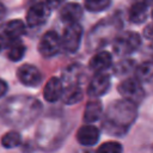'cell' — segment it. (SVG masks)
I'll use <instances>...</instances> for the list:
<instances>
[{
  "label": "cell",
  "mask_w": 153,
  "mask_h": 153,
  "mask_svg": "<svg viewBox=\"0 0 153 153\" xmlns=\"http://www.w3.org/2000/svg\"><path fill=\"white\" fill-rule=\"evenodd\" d=\"M42 104L30 96H14L8 98L1 110L0 115L2 120L13 127H26L31 124L41 114Z\"/></svg>",
  "instance_id": "6da1fadb"
},
{
  "label": "cell",
  "mask_w": 153,
  "mask_h": 153,
  "mask_svg": "<svg viewBox=\"0 0 153 153\" xmlns=\"http://www.w3.org/2000/svg\"><path fill=\"white\" fill-rule=\"evenodd\" d=\"M136 106L126 99L112 102L103 115L102 126L104 130L114 136L124 135L137 116Z\"/></svg>",
  "instance_id": "7a4b0ae2"
},
{
  "label": "cell",
  "mask_w": 153,
  "mask_h": 153,
  "mask_svg": "<svg viewBox=\"0 0 153 153\" xmlns=\"http://www.w3.org/2000/svg\"><path fill=\"white\" fill-rule=\"evenodd\" d=\"M141 44V38L139 33L134 31H124L115 37L114 41V51L120 56H127L137 50Z\"/></svg>",
  "instance_id": "3957f363"
},
{
  "label": "cell",
  "mask_w": 153,
  "mask_h": 153,
  "mask_svg": "<svg viewBox=\"0 0 153 153\" xmlns=\"http://www.w3.org/2000/svg\"><path fill=\"white\" fill-rule=\"evenodd\" d=\"M117 91L123 97V99L137 105L145 98V90L139 80L135 78H127L118 84Z\"/></svg>",
  "instance_id": "277c9868"
},
{
  "label": "cell",
  "mask_w": 153,
  "mask_h": 153,
  "mask_svg": "<svg viewBox=\"0 0 153 153\" xmlns=\"http://www.w3.org/2000/svg\"><path fill=\"white\" fill-rule=\"evenodd\" d=\"M82 27L79 24L67 25L61 36V45L68 53H75L81 43Z\"/></svg>",
  "instance_id": "5b68a950"
},
{
  "label": "cell",
  "mask_w": 153,
  "mask_h": 153,
  "mask_svg": "<svg viewBox=\"0 0 153 153\" xmlns=\"http://www.w3.org/2000/svg\"><path fill=\"white\" fill-rule=\"evenodd\" d=\"M50 8L45 4V1H38L31 5L26 12V24L30 27H36L43 25L49 16H50Z\"/></svg>",
  "instance_id": "8992f818"
},
{
  "label": "cell",
  "mask_w": 153,
  "mask_h": 153,
  "mask_svg": "<svg viewBox=\"0 0 153 153\" xmlns=\"http://www.w3.org/2000/svg\"><path fill=\"white\" fill-rule=\"evenodd\" d=\"M61 48V37L55 31H47L38 43V51L45 59L56 55Z\"/></svg>",
  "instance_id": "52a82bcc"
},
{
  "label": "cell",
  "mask_w": 153,
  "mask_h": 153,
  "mask_svg": "<svg viewBox=\"0 0 153 153\" xmlns=\"http://www.w3.org/2000/svg\"><path fill=\"white\" fill-rule=\"evenodd\" d=\"M25 24L19 19H13L5 23L1 29V37L5 41V45L19 42V38L25 33Z\"/></svg>",
  "instance_id": "ba28073f"
},
{
  "label": "cell",
  "mask_w": 153,
  "mask_h": 153,
  "mask_svg": "<svg viewBox=\"0 0 153 153\" xmlns=\"http://www.w3.org/2000/svg\"><path fill=\"white\" fill-rule=\"evenodd\" d=\"M110 85H111V80L109 74H106L105 72L96 73L88 82L87 94L92 98H98L109 91Z\"/></svg>",
  "instance_id": "9c48e42d"
},
{
  "label": "cell",
  "mask_w": 153,
  "mask_h": 153,
  "mask_svg": "<svg viewBox=\"0 0 153 153\" xmlns=\"http://www.w3.org/2000/svg\"><path fill=\"white\" fill-rule=\"evenodd\" d=\"M17 78L23 85L29 86V87H36L39 85V82L42 80V73L33 65L25 63L18 68Z\"/></svg>",
  "instance_id": "30bf717a"
},
{
  "label": "cell",
  "mask_w": 153,
  "mask_h": 153,
  "mask_svg": "<svg viewBox=\"0 0 153 153\" xmlns=\"http://www.w3.org/2000/svg\"><path fill=\"white\" fill-rule=\"evenodd\" d=\"M84 16V10L78 2H67L60 10V18L67 25L79 24Z\"/></svg>",
  "instance_id": "8fae6325"
},
{
  "label": "cell",
  "mask_w": 153,
  "mask_h": 153,
  "mask_svg": "<svg viewBox=\"0 0 153 153\" xmlns=\"http://www.w3.org/2000/svg\"><path fill=\"white\" fill-rule=\"evenodd\" d=\"M100 131L97 127L92 124H84L79 128L76 133V140L82 146H93L98 142Z\"/></svg>",
  "instance_id": "7c38bea8"
},
{
  "label": "cell",
  "mask_w": 153,
  "mask_h": 153,
  "mask_svg": "<svg viewBox=\"0 0 153 153\" xmlns=\"http://www.w3.org/2000/svg\"><path fill=\"white\" fill-rule=\"evenodd\" d=\"M62 94H63V84L61 79H59L57 76L50 78L43 88L44 99L47 102L54 103V102H57L60 98H62Z\"/></svg>",
  "instance_id": "4fadbf2b"
},
{
  "label": "cell",
  "mask_w": 153,
  "mask_h": 153,
  "mask_svg": "<svg viewBox=\"0 0 153 153\" xmlns=\"http://www.w3.org/2000/svg\"><path fill=\"white\" fill-rule=\"evenodd\" d=\"M111 65H112V56L106 50H100V51L96 53L88 62L90 69L96 73L105 72L108 68L111 67Z\"/></svg>",
  "instance_id": "5bb4252c"
},
{
  "label": "cell",
  "mask_w": 153,
  "mask_h": 153,
  "mask_svg": "<svg viewBox=\"0 0 153 153\" xmlns=\"http://www.w3.org/2000/svg\"><path fill=\"white\" fill-rule=\"evenodd\" d=\"M103 115V105H102V102L100 100H97V99H93V100H90L86 106H85V110H84V121L86 124H91L96 121H98Z\"/></svg>",
  "instance_id": "9a60e30c"
},
{
  "label": "cell",
  "mask_w": 153,
  "mask_h": 153,
  "mask_svg": "<svg viewBox=\"0 0 153 153\" xmlns=\"http://www.w3.org/2000/svg\"><path fill=\"white\" fill-rule=\"evenodd\" d=\"M147 8H148V6L146 4H142V2L133 0L131 5L129 7V11H128L129 20L131 23H134V24L143 23L146 20V18H147Z\"/></svg>",
  "instance_id": "2e32d148"
},
{
  "label": "cell",
  "mask_w": 153,
  "mask_h": 153,
  "mask_svg": "<svg viewBox=\"0 0 153 153\" xmlns=\"http://www.w3.org/2000/svg\"><path fill=\"white\" fill-rule=\"evenodd\" d=\"M135 79L140 82L153 81V60L140 63L135 69Z\"/></svg>",
  "instance_id": "e0dca14e"
},
{
  "label": "cell",
  "mask_w": 153,
  "mask_h": 153,
  "mask_svg": "<svg viewBox=\"0 0 153 153\" xmlns=\"http://www.w3.org/2000/svg\"><path fill=\"white\" fill-rule=\"evenodd\" d=\"M81 99H82V90L80 85H72L63 87V94H62L63 103L72 105L80 102Z\"/></svg>",
  "instance_id": "ac0fdd59"
},
{
  "label": "cell",
  "mask_w": 153,
  "mask_h": 153,
  "mask_svg": "<svg viewBox=\"0 0 153 153\" xmlns=\"http://www.w3.org/2000/svg\"><path fill=\"white\" fill-rule=\"evenodd\" d=\"M22 143V135L17 130H10L1 137V145L5 148H16Z\"/></svg>",
  "instance_id": "d6986e66"
},
{
  "label": "cell",
  "mask_w": 153,
  "mask_h": 153,
  "mask_svg": "<svg viewBox=\"0 0 153 153\" xmlns=\"http://www.w3.org/2000/svg\"><path fill=\"white\" fill-rule=\"evenodd\" d=\"M25 51H26L25 45L23 43H20V42H16V43L10 44L8 50H7V57L11 61L17 62V61H19V60H22L24 57Z\"/></svg>",
  "instance_id": "ffe728a7"
},
{
  "label": "cell",
  "mask_w": 153,
  "mask_h": 153,
  "mask_svg": "<svg viewBox=\"0 0 153 153\" xmlns=\"http://www.w3.org/2000/svg\"><path fill=\"white\" fill-rule=\"evenodd\" d=\"M84 5L90 12H102L111 5V0H84Z\"/></svg>",
  "instance_id": "44dd1931"
},
{
  "label": "cell",
  "mask_w": 153,
  "mask_h": 153,
  "mask_svg": "<svg viewBox=\"0 0 153 153\" xmlns=\"http://www.w3.org/2000/svg\"><path fill=\"white\" fill-rule=\"evenodd\" d=\"M123 148L122 145L117 141H106L102 143L96 153H122Z\"/></svg>",
  "instance_id": "7402d4cb"
},
{
  "label": "cell",
  "mask_w": 153,
  "mask_h": 153,
  "mask_svg": "<svg viewBox=\"0 0 153 153\" xmlns=\"http://www.w3.org/2000/svg\"><path fill=\"white\" fill-rule=\"evenodd\" d=\"M133 67H134V61L127 59V60H122L118 63H116L114 72L116 74H126V73L130 72L133 69Z\"/></svg>",
  "instance_id": "603a6c76"
},
{
  "label": "cell",
  "mask_w": 153,
  "mask_h": 153,
  "mask_svg": "<svg viewBox=\"0 0 153 153\" xmlns=\"http://www.w3.org/2000/svg\"><path fill=\"white\" fill-rule=\"evenodd\" d=\"M143 36H145L147 39H149V41L153 42V23L148 24V25L143 29Z\"/></svg>",
  "instance_id": "cb8c5ba5"
},
{
  "label": "cell",
  "mask_w": 153,
  "mask_h": 153,
  "mask_svg": "<svg viewBox=\"0 0 153 153\" xmlns=\"http://www.w3.org/2000/svg\"><path fill=\"white\" fill-rule=\"evenodd\" d=\"M63 1L65 0H45V4L49 6L50 10H53V8H57L59 6H61Z\"/></svg>",
  "instance_id": "d4e9b609"
},
{
  "label": "cell",
  "mask_w": 153,
  "mask_h": 153,
  "mask_svg": "<svg viewBox=\"0 0 153 153\" xmlns=\"http://www.w3.org/2000/svg\"><path fill=\"white\" fill-rule=\"evenodd\" d=\"M7 90H8V85L5 80L0 79V98L4 97L6 93H7Z\"/></svg>",
  "instance_id": "484cf974"
},
{
  "label": "cell",
  "mask_w": 153,
  "mask_h": 153,
  "mask_svg": "<svg viewBox=\"0 0 153 153\" xmlns=\"http://www.w3.org/2000/svg\"><path fill=\"white\" fill-rule=\"evenodd\" d=\"M5 14H6V8H5V6L0 2V19H2V18L5 17Z\"/></svg>",
  "instance_id": "4316f807"
},
{
  "label": "cell",
  "mask_w": 153,
  "mask_h": 153,
  "mask_svg": "<svg viewBox=\"0 0 153 153\" xmlns=\"http://www.w3.org/2000/svg\"><path fill=\"white\" fill-rule=\"evenodd\" d=\"M135 1H139V2H142V4H146L147 6H151L153 0H135Z\"/></svg>",
  "instance_id": "83f0119b"
},
{
  "label": "cell",
  "mask_w": 153,
  "mask_h": 153,
  "mask_svg": "<svg viewBox=\"0 0 153 153\" xmlns=\"http://www.w3.org/2000/svg\"><path fill=\"white\" fill-rule=\"evenodd\" d=\"M4 47H5V41H4V39H2V37L0 36V50H1Z\"/></svg>",
  "instance_id": "f1b7e54d"
},
{
  "label": "cell",
  "mask_w": 153,
  "mask_h": 153,
  "mask_svg": "<svg viewBox=\"0 0 153 153\" xmlns=\"http://www.w3.org/2000/svg\"><path fill=\"white\" fill-rule=\"evenodd\" d=\"M149 48H151V51H152V54H153V42L151 43V45H149Z\"/></svg>",
  "instance_id": "f546056e"
},
{
  "label": "cell",
  "mask_w": 153,
  "mask_h": 153,
  "mask_svg": "<svg viewBox=\"0 0 153 153\" xmlns=\"http://www.w3.org/2000/svg\"><path fill=\"white\" fill-rule=\"evenodd\" d=\"M151 16H152V18H153V8H152V12H151Z\"/></svg>",
  "instance_id": "4dcf8cb0"
}]
</instances>
